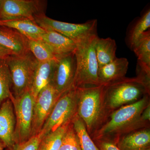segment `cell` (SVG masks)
Here are the masks:
<instances>
[{"mask_svg": "<svg viewBox=\"0 0 150 150\" xmlns=\"http://www.w3.org/2000/svg\"><path fill=\"white\" fill-rule=\"evenodd\" d=\"M149 96L146 95L137 102L121 106L111 112L104 124L91 136L92 140H107L116 144L123 135L149 127V123L141 118L143 110L150 103Z\"/></svg>", "mask_w": 150, "mask_h": 150, "instance_id": "1", "label": "cell"}, {"mask_svg": "<svg viewBox=\"0 0 150 150\" xmlns=\"http://www.w3.org/2000/svg\"><path fill=\"white\" fill-rule=\"evenodd\" d=\"M103 88V85L77 88V115L83 121L91 137L104 124L108 117Z\"/></svg>", "mask_w": 150, "mask_h": 150, "instance_id": "2", "label": "cell"}, {"mask_svg": "<svg viewBox=\"0 0 150 150\" xmlns=\"http://www.w3.org/2000/svg\"><path fill=\"white\" fill-rule=\"evenodd\" d=\"M103 94L105 108L109 115L121 106L137 102L146 95H150V91L137 77H125L104 85Z\"/></svg>", "mask_w": 150, "mask_h": 150, "instance_id": "3", "label": "cell"}, {"mask_svg": "<svg viewBox=\"0 0 150 150\" xmlns=\"http://www.w3.org/2000/svg\"><path fill=\"white\" fill-rule=\"evenodd\" d=\"M98 35L76 43L74 51L76 72L74 86L100 85L98 78L99 69L95 45Z\"/></svg>", "mask_w": 150, "mask_h": 150, "instance_id": "4", "label": "cell"}, {"mask_svg": "<svg viewBox=\"0 0 150 150\" xmlns=\"http://www.w3.org/2000/svg\"><path fill=\"white\" fill-rule=\"evenodd\" d=\"M5 60L12 79V95L16 98L29 91L38 62L30 51L23 55H11Z\"/></svg>", "mask_w": 150, "mask_h": 150, "instance_id": "5", "label": "cell"}, {"mask_svg": "<svg viewBox=\"0 0 150 150\" xmlns=\"http://www.w3.org/2000/svg\"><path fill=\"white\" fill-rule=\"evenodd\" d=\"M34 21L38 25L45 30L59 33L74 40L76 43L97 35L96 19L76 24L55 20L41 13L35 16Z\"/></svg>", "mask_w": 150, "mask_h": 150, "instance_id": "6", "label": "cell"}, {"mask_svg": "<svg viewBox=\"0 0 150 150\" xmlns=\"http://www.w3.org/2000/svg\"><path fill=\"white\" fill-rule=\"evenodd\" d=\"M77 114V88L74 87L59 98L40 132L44 136L55 131L71 122Z\"/></svg>", "mask_w": 150, "mask_h": 150, "instance_id": "7", "label": "cell"}, {"mask_svg": "<svg viewBox=\"0 0 150 150\" xmlns=\"http://www.w3.org/2000/svg\"><path fill=\"white\" fill-rule=\"evenodd\" d=\"M10 99L13 104L15 114L14 137L16 144H20L31 138L33 109L35 99L29 90L18 97Z\"/></svg>", "mask_w": 150, "mask_h": 150, "instance_id": "8", "label": "cell"}, {"mask_svg": "<svg viewBox=\"0 0 150 150\" xmlns=\"http://www.w3.org/2000/svg\"><path fill=\"white\" fill-rule=\"evenodd\" d=\"M60 96L51 83L38 94L33 106L31 137L41 132L44 123Z\"/></svg>", "mask_w": 150, "mask_h": 150, "instance_id": "9", "label": "cell"}, {"mask_svg": "<svg viewBox=\"0 0 150 150\" xmlns=\"http://www.w3.org/2000/svg\"><path fill=\"white\" fill-rule=\"evenodd\" d=\"M39 1L33 0H1L0 21L29 19L34 21L35 16L41 13Z\"/></svg>", "mask_w": 150, "mask_h": 150, "instance_id": "10", "label": "cell"}, {"mask_svg": "<svg viewBox=\"0 0 150 150\" xmlns=\"http://www.w3.org/2000/svg\"><path fill=\"white\" fill-rule=\"evenodd\" d=\"M76 72L74 52L57 59V64L50 83L60 96L74 87Z\"/></svg>", "mask_w": 150, "mask_h": 150, "instance_id": "11", "label": "cell"}, {"mask_svg": "<svg viewBox=\"0 0 150 150\" xmlns=\"http://www.w3.org/2000/svg\"><path fill=\"white\" fill-rule=\"evenodd\" d=\"M15 114L13 104L10 98L5 100L0 106V139L8 150H14Z\"/></svg>", "mask_w": 150, "mask_h": 150, "instance_id": "12", "label": "cell"}, {"mask_svg": "<svg viewBox=\"0 0 150 150\" xmlns=\"http://www.w3.org/2000/svg\"><path fill=\"white\" fill-rule=\"evenodd\" d=\"M40 40L48 46L56 59L73 53L76 47L74 40L53 30H46Z\"/></svg>", "mask_w": 150, "mask_h": 150, "instance_id": "13", "label": "cell"}, {"mask_svg": "<svg viewBox=\"0 0 150 150\" xmlns=\"http://www.w3.org/2000/svg\"><path fill=\"white\" fill-rule=\"evenodd\" d=\"M116 145L120 150H145L150 148V127L123 135L118 139Z\"/></svg>", "mask_w": 150, "mask_h": 150, "instance_id": "14", "label": "cell"}, {"mask_svg": "<svg viewBox=\"0 0 150 150\" xmlns=\"http://www.w3.org/2000/svg\"><path fill=\"white\" fill-rule=\"evenodd\" d=\"M56 64L57 59L38 64L29 89L35 100L39 93L51 83Z\"/></svg>", "mask_w": 150, "mask_h": 150, "instance_id": "15", "label": "cell"}, {"mask_svg": "<svg viewBox=\"0 0 150 150\" xmlns=\"http://www.w3.org/2000/svg\"><path fill=\"white\" fill-rule=\"evenodd\" d=\"M129 62L126 58H116L99 68L98 78L100 85L107 84L126 77Z\"/></svg>", "mask_w": 150, "mask_h": 150, "instance_id": "16", "label": "cell"}, {"mask_svg": "<svg viewBox=\"0 0 150 150\" xmlns=\"http://www.w3.org/2000/svg\"><path fill=\"white\" fill-rule=\"evenodd\" d=\"M0 45L10 51L13 55H23L29 51L27 38L10 28L0 27Z\"/></svg>", "mask_w": 150, "mask_h": 150, "instance_id": "17", "label": "cell"}, {"mask_svg": "<svg viewBox=\"0 0 150 150\" xmlns=\"http://www.w3.org/2000/svg\"><path fill=\"white\" fill-rule=\"evenodd\" d=\"M0 26L16 30L27 39L39 40L46 30L38 25L34 21L29 19L0 21Z\"/></svg>", "mask_w": 150, "mask_h": 150, "instance_id": "18", "label": "cell"}, {"mask_svg": "<svg viewBox=\"0 0 150 150\" xmlns=\"http://www.w3.org/2000/svg\"><path fill=\"white\" fill-rule=\"evenodd\" d=\"M95 49L99 68L112 62L116 58V42L110 38L98 37L96 41Z\"/></svg>", "mask_w": 150, "mask_h": 150, "instance_id": "19", "label": "cell"}, {"mask_svg": "<svg viewBox=\"0 0 150 150\" xmlns=\"http://www.w3.org/2000/svg\"><path fill=\"white\" fill-rule=\"evenodd\" d=\"M150 27V10L148 9L139 18L129 29L127 35L128 45L131 49L139 40L144 33Z\"/></svg>", "mask_w": 150, "mask_h": 150, "instance_id": "20", "label": "cell"}, {"mask_svg": "<svg viewBox=\"0 0 150 150\" xmlns=\"http://www.w3.org/2000/svg\"><path fill=\"white\" fill-rule=\"evenodd\" d=\"M81 150H100L87 131L85 125L77 114L71 121Z\"/></svg>", "mask_w": 150, "mask_h": 150, "instance_id": "21", "label": "cell"}, {"mask_svg": "<svg viewBox=\"0 0 150 150\" xmlns=\"http://www.w3.org/2000/svg\"><path fill=\"white\" fill-rule=\"evenodd\" d=\"M12 84L11 75L6 62L5 60L0 59V106L5 100L11 98Z\"/></svg>", "mask_w": 150, "mask_h": 150, "instance_id": "22", "label": "cell"}, {"mask_svg": "<svg viewBox=\"0 0 150 150\" xmlns=\"http://www.w3.org/2000/svg\"><path fill=\"white\" fill-rule=\"evenodd\" d=\"M138 57V62L150 69V31L144 33L132 49Z\"/></svg>", "mask_w": 150, "mask_h": 150, "instance_id": "23", "label": "cell"}, {"mask_svg": "<svg viewBox=\"0 0 150 150\" xmlns=\"http://www.w3.org/2000/svg\"><path fill=\"white\" fill-rule=\"evenodd\" d=\"M70 123L44 135L40 141L38 150H59L63 136Z\"/></svg>", "mask_w": 150, "mask_h": 150, "instance_id": "24", "label": "cell"}, {"mask_svg": "<svg viewBox=\"0 0 150 150\" xmlns=\"http://www.w3.org/2000/svg\"><path fill=\"white\" fill-rule=\"evenodd\" d=\"M28 48L38 63L56 59L52 51L42 40L27 39Z\"/></svg>", "mask_w": 150, "mask_h": 150, "instance_id": "25", "label": "cell"}, {"mask_svg": "<svg viewBox=\"0 0 150 150\" xmlns=\"http://www.w3.org/2000/svg\"><path fill=\"white\" fill-rule=\"evenodd\" d=\"M59 150H81L71 122L68 125L65 131Z\"/></svg>", "mask_w": 150, "mask_h": 150, "instance_id": "26", "label": "cell"}, {"mask_svg": "<svg viewBox=\"0 0 150 150\" xmlns=\"http://www.w3.org/2000/svg\"><path fill=\"white\" fill-rule=\"evenodd\" d=\"M43 137L40 132L38 135L32 137L26 142L17 145L14 150H38L40 141Z\"/></svg>", "mask_w": 150, "mask_h": 150, "instance_id": "27", "label": "cell"}, {"mask_svg": "<svg viewBox=\"0 0 150 150\" xmlns=\"http://www.w3.org/2000/svg\"><path fill=\"white\" fill-rule=\"evenodd\" d=\"M137 77L142 81L147 89L150 91V69L137 62Z\"/></svg>", "mask_w": 150, "mask_h": 150, "instance_id": "28", "label": "cell"}, {"mask_svg": "<svg viewBox=\"0 0 150 150\" xmlns=\"http://www.w3.org/2000/svg\"><path fill=\"white\" fill-rule=\"evenodd\" d=\"M100 150H120L116 144L111 141L105 139L93 141Z\"/></svg>", "mask_w": 150, "mask_h": 150, "instance_id": "29", "label": "cell"}, {"mask_svg": "<svg viewBox=\"0 0 150 150\" xmlns=\"http://www.w3.org/2000/svg\"><path fill=\"white\" fill-rule=\"evenodd\" d=\"M141 118H142V120L144 122L150 123V103L143 110L142 115H141Z\"/></svg>", "mask_w": 150, "mask_h": 150, "instance_id": "30", "label": "cell"}, {"mask_svg": "<svg viewBox=\"0 0 150 150\" xmlns=\"http://www.w3.org/2000/svg\"><path fill=\"white\" fill-rule=\"evenodd\" d=\"M12 55L13 54L10 51L0 45V59L6 60Z\"/></svg>", "mask_w": 150, "mask_h": 150, "instance_id": "31", "label": "cell"}, {"mask_svg": "<svg viewBox=\"0 0 150 150\" xmlns=\"http://www.w3.org/2000/svg\"><path fill=\"white\" fill-rule=\"evenodd\" d=\"M6 148V145L0 139V150H4Z\"/></svg>", "mask_w": 150, "mask_h": 150, "instance_id": "32", "label": "cell"}, {"mask_svg": "<svg viewBox=\"0 0 150 150\" xmlns=\"http://www.w3.org/2000/svg\"><path fill=\"white\" fill-rule=\"evenodd\" d=\"M1 0H0V6H1Z\"/></svg>", "mask_w": 150, "mask_h": 150, "instance_id": "33", "label": "cell"}, {"mask_svg": "<svg viewBox=\"0 0 150 150\" xmlns=\"http://www.w3.org/2000/svg\"><path fill=\"white\" fill-rule=\"evenodd\" d=\"M145 150H150V148H149V149H146Z\"/></svg>", "mask_w": 150, "mask_h": 150, "instance_id": "34", "label": "cell"}, {"mask_svg": "<svg viewBox=\"0 0 150 150\" xmlns=\"http://www.w3.org/2000/svg\"></svg>", "mask_w": 150, "mask_h": 150, "instance_id": "35", "label": "cell"}]
</instances>
